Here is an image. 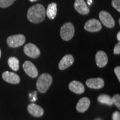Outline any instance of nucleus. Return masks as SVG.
I'll list each match as a JSON object with an SVG mask.
<instances>
[{"label": "nucleus", "instance_id": "nucleus-1", "mask_svg": "<svg viewBox=\"0 0 120 120\" xmlns=\"http://www.w3.org/2000/svg\"><path fill=\"white\" fill-rule=\"evenodd\" d=\"M46 11L41 4H36L28 9L27 17L30 22L38 23L42 22L45 19Z\"/></svg>", "mask_w": 120, "mask_h": 120}, {"label": "nucleus", "instance_id": "nucleus-2", "mask_svg": "<svg viewBox=\"0 0 120 120\" xmlns=\"http://www.w3.org/2000/svg\"><path fill=\"white\" fill-rule=\"evenodd\" d=\"M52 82V77L49 73H42L38 77L36 83L37 90L40 92L45 93L47 91Z\"/></svg>", "mask_w": 120, "mask_h": 120}, {"label": "nucleus", "instance_id": "nucleus-3", "mask_svg": "<svg viewBox=\"0 0 120 120\" xmlns=\"http://www.w3.org/2000/svg\"><path fill=\"white\" fill-rule=\"evenodd\" d=\"M75 34V28L71 22H67L62 25L60 30V35L63 40L68 41L72 38Z\"/></svg>", "mask_w": 120, "mask_h": 120}, {"label": "nucleus", "instance_id": "nucleus-4", "mask_svg": "<svg viewBox=\"0 0 120 120\" xmlns=\"http://www.w3.org/2000/svg\"><path fill=\"white\" fill-rule=\"evenodd\" d=\"M26 41V38L23 34H19L9 36L7 39V43L9 47L12 48L21 46Z\"/></svg>", "mask_w": 120, "mask_h": 120}, {"label": "nucleus", "instance_id": "nucleus-5", "mask_svg": "<svg viewBox=\"0 0 120 120\" xmlns=\"http://www.w3.org/2000/svg\"><path fill=\"white\" fill-rule=\"evenodd\" d=\"M99 18L102 23L107 28H113L115 25V20L112 16L107 12L102 11L99 13Z\"/></svg>", "mask_w": 120, "mask_h": 120}, {"label": "nucleus", "instance_id": "nucleus-6", "mask_svg": "<svg viewBox=\"0 0 120 120\" xmlns=\"http://www.w3.org/2000/svg\"><path fill=\"white\" fill-rule=\"evenodd\" d=\"M25 53L27 56L33 58H38L40 55V51L35 45L29 43L25 46L23 49Z\"/></svg>", "mask_w": 120, "mask_h": 120}, {"label": "nucleus", "instance_id": "nucleus-7", "mask_svg": "<svg viewBox=\"0 0 120 120\" xmlns=\"http://www.w3.org/2000/svg\"><path fill=\"white\" fill-rule=\"evenodd\" d=\"M85 30L91 32H96L100 31L102 28L101 22L97 19H90L87 21L84 26Z\"/></svg>", "mask_w": 120, "mask_h": 120}, {"label": "nucleus", "instance_id": "nucleus-8", "mask_svg": "<svg viewBox=\"0 0 120 120\" xmlns=\"http://www.w3.org/2000/svg\"><path fill=\"white\" fill-rule=\"evenodd\" d=\"M23 68L28 76L32 78H36L38 76V70L34 64L31 61H26L23 64Z\"/></svg>", "mask_w": 120, "mask_h": 120}, {"label": "nucleus", "instance_id": "nucleus-9", "mask_svg": "<svg viewBox=\"0 0 120 120\" xmlns=\"http://www.w3.org/2000/svg\"><path fill=\"white\" fill-rule=\"evenodd\" d=\"M2 79L6 82L12 84H18L20 82V78L19 75L14 72L5 71L2 73Z\"/></svg>", "mask_w": 120, "mask_h": 120}, {"label": "nucleus", "instance_id": "nucleus-10", "mask_svg": "<svg viewBox=\"0 0 120 120\" xmlns=\"http://www.w3.org/2000/svg\"><path fill=\"white\" fill-rule=\"evenodd\" d=\"M86 84L89 88L93 89H100L104 86L105 82L102 78H93L87 79Z\"/></svg>", "mask_w": 120, "mask_h": 120}, {"label": "nucleus", "instance_id": "nucleus-11", "mask_svg": "<svg viewBox=\"0 0 120 120\" xmlns=\"http://www.w3.org/2000/svg\"><path fill=\"white\" fill-rule=\"evenodd\" d=\"M74 7L76 11L81 15H87L90 12V9L84 0H76Z\"/></svg>", "mask_w": 120, "mask_h": 120}, {"label": "nucleus", "instance_id": "nucleus-12", "mask_svg": "<svg viewBox=\"0 0 120 120\" xmlns=\"http://www.w3.org/2000/svg\"><path fill=\"white\" fill-rule=\"evenodd\" d=\"M95 60L97 66L100 68H102L107 64L108 57L105 52L102 51H99L96 54Z\"/></svg>", "mask_w": 120, "mask_h": 120}, {"label": "nucleus", "instance_id": "nucleus-13", "mask_svg": "<svg viewBox=\"0 0 120 120\" xmlns=\"http://www.w3.org/2000/svg\"><path fill=\"white\" fill-rule=\"evenodd\" d=\"M74 62V58L71 55H65L58 64V67L61 70H64L71 66Z\"/></svg>", "mask_w": 120, "mask_h": 120}, {"label": "nucleus", "instance_id": "nucleus-14", "mask_svg": "<svg viewBox=\"0 0 120 120\" xmlns=\"http://www.w3.org/2000/svg\"><path fill=\"white\" fill-rule=\"evenodd\" d=\"M27 110L31 115L37 117H41L44 113V111L42 108L35 103H31L28 105Z\"/></svg>", "mask_w": 120, "mask_h": 120}, {"label": "nucleus", "instance_id": "nucleus-15", "mask_svg": "<svg viewBox=\"0 0 120 120\" xmlns=\"http://www.w3.org/2000/svg\"><path fill=\"white\" fill-rule=\"evenodd\" d=\"M68 88L72 92L77 94H82L85 91V86L81 82L78 81H73L68 85Z\"/></svg>", "mask_w": 120, "mask_h": 120}, {"label": "nucleus", "instance_id": "nucleus-16", "mask_svg": "<svg viewBox=\"0 0 120 120\" xmlns=\"http://www.w3.org/2000/svg\"><path fill=\"white\" fill-rule=\"evenodd\" d=\"M90 103H91V102L89 98L87 97H83L81 98L78 102L77 106H76V109L79 112H81V113L85 112L89 108Z\"/></svg>", "mask_w": 120, "mask_h": 120}, {"label": "nucleus", "instance_id": "nucleus-17", "mask_svg": "<svg viewBox=\"0 0 120 120\" xmlns=\"http://www.w3.org/2000/svg\"><path fill=\"white\" fill-rule=\"evenodd\" d=\"M46 13L49 19H55L57 14V4L56 3L53 2L49 4Z\"/></svg>", "mask_w": 120, "mask_h": 120}, {"label": "nucleus", "instance_id": "nucleus-18", "mask_svg": "<svg viewBox=\"0 0 120 120\" xmlns=\"http://www.w3.org/2000/svg\"><path fill=\"white\" fill-rule=\"evenodd\" d=\"M8 64L13 71H17L19 70V61L16 57H11L8 60Z\"/></svg>", "mask_w": 120, "mask_h": 120}, {"label": "nucleus", "instance_id": "nucleus-19", "mask_svg": "<svg viewBox=\"0 0 120 120\" xmlns=\"http://www.w3.org/2000/svg\"><path fill=\"white\" fill-rule=\"evenodd\" d=\"M99 102L102 104H105L109 105V106H111L113 105L112 101V98H111V97L107 95L106 94H102L100 95L97 98Z\"/></svg>", "mask_w": 120, "mask_h": 120}, {"label": "nucleus", "instance_id": "nucleus-20", "mask_svg": "<svg viewBox=\"0 0 120 120\" xmlns=\"http://www.w3.org/2000/svg\"><path fill=\"white\" fill-rule=\"evenodd\" d=\"M16 0H0V7L6 8L11 6Z\"/></svg>", "mask_w": 120, "mask_h": 120}, {"label": "nucleus", "instance_id": "nucleus-21", "mask_svg": "<svg viewBox=\"0 0 120 120\" xmlns=\"http://www.w3.org/2000/svg\"><path fill=\"white\" fill-rule=\"evenodd\" d=\"M112 101L113 104H115L118 109H120V94H116L113 96L112 98Z\"/></svg>", "mask_w": 120, "mask_h": 120}, {"label": "nucleus", "instance_id": "nucleus-22", "mask_svg": "<svg viewBox=\"0 0 120 120\" xmlns=\"http://www.w3.org/2000/svg\"><path fill=\"white\" fill-rule=\"evenodd\" d=\"M112 6L117 11L120 12V0H112Z\"/></svg>", "mask_w": 120, "mask_h": 120}, {"label": "nucleus", "instance_id": "nucleus-23", "mask_svg": "<svg viewBox=\"0 0 120 120\" xmlns=\"http://www.w3.org/2000/svg\"><path fill=\"white\" fill-rule=\"evenodd\" d=\"M113 53L115 55H120V43L118 42L115 46L113 49Z\"/></svg>", "mask_w": 120, "mask_h": 120}, {"label": "nucleus", "instance_id": "nucleus-24", "mask_svg": "<svg viewBox=\"0 0 120 120\" xmlns=\"http://www.w3.org/2000/svg\"><path fill=\"white\" fill-rule=\"evenodd\" d=\"M114 71H115V73L117 76V77L118 81H120V67L117 66L115 67Z\"/></svg>", "mask_w": 120, "mask_h": 120}, {"label": "nucleus", "instance_id": "nucleus-25", "mask_svg": "<svg viewBox=\"0 0 120 120\" xmlns=\"http://www.w3.org/2000/svg\"><path fill=\"white\" fill-rule=\"evenodd\" d=\"M112 120H120V113L119 112H115L112 115Z\"/></svg>", "mask_w": 120, "mask_h": 120}, {"label": "nucleus", "instance_id": "nucleus-26", "mask_svg": "<svg viewBox=\"0 0 120 120\" xmlns=\"http://www.w3.org/2000/svg\"><path fill=\"white\" fill-rule=\"evenodd\" d=\"M117 38L118 41H120V32H118L117 34Z\"/></svg>", "mask_w": 120, "mask_h": 120}, {"label": "nucleus", "instance_id": "nucleus-27", "mask_svg": "<svg viewBox=\"0 0 120 120\" xmlns=\"http://www.w3.org/2000/svg\"><path fill=\"white\" fill-rule=\"evenodd\" d=\"M92 0H87V4L88 5H90V4H92Z\"/></svg>", "mask_w": 120, "mask_h": 120}, {"label": "nucleus", "instance_id": "nucleus-28", "mask_svg": "<svg viewBox=\"0 0 120 120\" xmlns=\"http://www.w3.org/2000/svg\"><path fill=\"white\" fill-rule=\"evenodd\" d=\"M30 2H35V1H38V0H29Z\"/></svg>", "mask_w": 120, "mask_h": 120}, {"label": "nucleus", "instance_id": "nucleus-29", "mask_svg": "<svg viewBox=\"0 0 120 120\" xmlns=\"http://www.w3.org/2000/svg\"><path fill=\"white\" fill-rule=\"evenodd\" d=\"M94 120H102L101 119V118H96V119H95Z\"/></svg>", "mask_w": 120, "mask_h": 120}, {"label": "nucleus", "instance_id": "nucleus-30", "mask_svg": "<svg viewBox=\"0 0 120 120\" xmlns=\"http://www.w3.org/2000/svg\"><path fill=\"white\" fill-rule=\"evenodd\" d=\"M1 49H0V58H1Z\"/></svg>", "mask_w": 120, "mask_h": 120}, {"label": "nucleus", "instance_id": "nucleus-31", "mask_svg": "<svg viewBox=\"0 0 120 120\" xmlns=\"http://www.w3.org/2000/svg\"><path fill=\"white\" fill-rule=\"evenodd\" d=\"M120 23V19H119V24Z\"/></svg>", "mask_w": 120, "mask_h": 120}]
</instances>
